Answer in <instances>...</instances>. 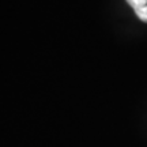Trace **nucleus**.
Segmentation results:
<instances>
[{"label":"nucleus","instance_id":"1","mask_svg":"<svg viewBox=\"0 0 147 147\" xmlns=\"http://www.w3.org/2000/svg\"><path fill=\"white\" fill-rule=\"evenodd\" d=\"M134 11H135V14L138 15V18H139L140 21L147 23V5L139 7V8H136V10H134Z\"/></svg>","mask_w":147,"mask_h":147},{"label":"nucleus","instance_id":"2","mask_svg":"<svg viewBox=\"0 0 147 147\" xmlns=\"http://www.w3.org/2000/svg\"><path fill=\"white\" fill-rule=\"evenodd\" d=\"M127 3L131 5L134 10H136V8H139V7L147 5V0H127Z\"/></svg>","mask_w":147,"mask_h":147}]
</instances>
